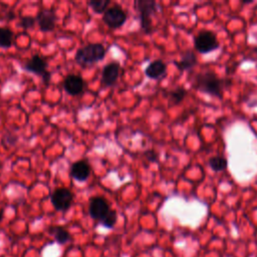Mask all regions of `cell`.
Listing matches in <instances>:
<instances>
[{"label": "cell", "instance_id": "1", "mask_svg": "<svg viewBox=\"0 0 257 257\" xmlns=\"http://www.w3.org/2000/svg\"><path fill=\"white\" fill-rule=\"evenodd\" d=\"M192 85L197 90L222 98L223 90L231 85V80L221 78L212 71H206L196 74L193 78Z\"/></svg>", "mask_w": 257, "mask_h": 257}, {"label": "cell", "instance_id": "2", "mask_svg": "<svg viewBox=\"0 0 257 257\" xmlns=\"http://www.w3.org/2000/svg\"><path fill=\"white\" fill-rule=\"evenodd\" d=\"M105 48L100 43H90L82 46L76 51L75 61L79 65H88L103 59Z\"/></svg>", "mask_w": 257, "mask_h": 257}, {"label": "cell", "instance_id": "3", "mask_svg": "<svg viewBox=\"0 0 257 257\" xmlns=\"http://www.w3.org/2000/svg\"><path fill=\"white\" fill-rule=\"evenodd\" d=\"M135 8L140 14L141 27L146 33H150L152 27V16L157 12V3L154 0H137Z\"/></svg>", "mask_w": 257, "mask_h": 257}, {"label": "cell", "instance_id": "4", "mask_svg": "<svg viewBox=\"0 0 257 257\" xmlns=\"http://www.w3.org/2000/svg\"><path fill=\"white\" fill-rule=\"evenodd\" d=\"M195 48L201 53H209L218 49L219 41L216 34L210 30L200 31L194 38Z\"/></svg>", "mask_w": 257, "mask_h": 257}, {"label": "cell", "instance_id": "5", "mask_svg": "<svg viewBox=\"0 0 257 257\" xmlns=\"http://www.w3.org/2000/svg\"><path fill=\"white\" fill-rule=\"evenodd\" d=\"M73 200L72 193L66 188H57L51 194V203L55 210L66 211L70 208Z\"/></svg>", "mask_w": 257, "mask_h": 257}, {"label": "cell", "instance_id": "6", "mask_svg": "<svg viewBox=\"0 0 257 257\" xmlns=\"http://www.w3.org/2000/svg\"><path fill=\"white\" fill-rule=\"evenodd\" d=\"M102 20L109 28H118L125 22L126 13L120 6H112L103 13Z\"/></svg>", "mask_w": 257, "mask_h": 257}, {"label": "cell", "instance_id": "7", "mask_svg": "<svg viewBox=\"0 0 257 257\" xmlns=\"http://www.w3.org/2000/svg\"><path fill=\"white\" fill-rule=\"evenodd\" d=\"M109 210H110L109 206L104 198L97 196L90 199L88 212L92 219L100 221L107 214Z\"/></svg>", "mask_w": 257, "mask_h": 257}, {"label": "cell", "instance_id": "8", "mask_svg": "<svg viewBox=\"0 0 257 257\" xmlns=\"http://www.w3.org/2000/svg\"><path fill=\"white\" fill-rule=\"evenodd\" d=\"M36 21L42 32L52 31L56 23V14L53 9H42L36 15Z\"/></svg>", "mask_w": 257, "mask_h": 257}, {"label": "cell", "instance_id": "9", "mask_svg": "<svg viewBox=\"0 0 257 257\" xmlns=\"http://www.w3.org/2000/svg\"><path fill=\"white\" fill-rule=\"evenodd\" d=\"M63 87L68 94L77 95L82 92L84 87V81L79 75L69 74L64 78Z\"/></svg>", "mask_w": 257, "mask_h": 257}, {"label": "cell", "instance_id": "10", "mask_svg": "<svg viewBox=\"0 0 257 257\" xmlns=\"http://www.w3.org/2000/svg\"><path fill=\"white\" fill-rule=\"evenodd\" d=\"M119 64L117 62H110L106 64L101 72V81L106 86L115 84L119 75Z\"/></svg>", "mask_w": 257, "mask_h": 257}, {"label": "cell", "instance_id": "11", "mask_svg": "<svg viewBox=\"0 0 257 257\" xmlns=\"http://www.w3.org/2000/svg\"><path fill=\"white\" fill-rule=\"evenodd\" d=\"M24 69L29 71V72H32V73H35V74H38L40 75L41 77L48 72L47 70V62L44 58H42L41 56L39 55H33L25 64H24Z\"/></svg>", "mask_w": 257, "mask_h": 257}, {"label": "cell", "instance_id": "12", "mask_svg": "<svg viewBox=\"0 0 257 257\" xmlns=\"http://www.w3.org/2000/svg\"><path fill=\"white\" fill-rule=\"evenodd\" d=\"M90 175V166L85 160H80L72 164L70 176L78 182H84Z\"/></svg>", "mask_w": 257, "mask_h": 257}, {"label": "cell", "instance_id": "13", "mask_svg": "<svg viewBox=\"0 0 257 257\" xmlns=\"http://www.w3.org/2000/svg\"><path fill=\"white\" fill-rule=\"evenodd\" d=\"M166 70H167L166 63L161 59H157V60L152 61L146 67L145 73L148 77H150L152 79H159L166 74Z\"/></svg>", "mask_w": 257, "mask_h": 257}, {"label": "cell", "instance_id": "14", "mask_svg": "<svg viewBox=\"0 0 257 257\" xmlns=\"http://www.w3.org/2000/svg\"><path fill=\"white\" fill-rule=\"evenodd\" d=\"M174 63L176 64L178 69L181 70V71L190 70L191 68H193L197 64V57H196V55H195V53L192 49H187L184 52L181 60L174 61Z\"/></svg>", "mask_w": 257, "mask_h": 257}, {"label": "cell", "instance_id": "15", "mask_svg": "<svg viewBox=\"0 0 257 257\" xmlns=\"http://www.w3.org/2000/svg\"><path fill=\"white\" fill-rule=\"evenodd\" d=\"M49 233L54 237L55 241L61 245L70 240V234L61 226H52L49 228Z\"/></svg>", "mask_w": 257, "mask_h": 257}, {"label": "cell", "instance_id": "16", "mask_svg": "<svg viewBox=\"0 0 257 257\" xmlns=\"http://www.w3.org/2000/svg\"><path fill=\"white\" fill-rule=\"evenodd\" d=\"M209 166L213 171L221 172L227 169L228 162L227 159L222 156H214L209 159Z\"/></svg>", "mask_w": 257, "mask_h": 257}, {"label": "cell", "instance_id": "17", "mask_svg": "<svg viewBox=\"0 0 257 257\" xmlns=\"http://www.w3.org/2000/svg\"><path fill=\"white\" fill-rule=\"evenodd\" d=\"M13 33L9 28L0 27V47L8 48L12 45Z\"/></svg>", "mask_w": 257, "mask_h": 257}, {"label": "cell", "instance_id": "18", "mask_svg": "<svg viewBox=\"0 0 257 257\" xmlns=\"http://www.w3.org/2000/svg\"><path fill=\"white\" fill-rule=\"evenodd\" d=\"M186 94H187V90L185 88H183V87L175 88L174 90L170 91V93H169L170 103L173 105L180 103L181 101H183Z\"/></svg>", "mask_w": 257, "mask_h": 257}, {"label": "cell", "instance_id": "19", "mask_svg": "<svg viewBox=\"0 0 257 257\" xmlns=\"http://www.w3.org/2000/svg\"><path fill=\"white\" fill-rule=\"evenodd\" d=\"M109 0H91L88 2L91 10L97 14L104 13L107 10V6L109 5Z\"/></svg>", "mask_w": 257, "mask_h": 257}, {"label": "cell", "instance_id": "20", "mask_svg": "<svg viewBox=\"0 0 257 257\" xmlns=\"http://www.w3.org/2000/svg\"><path fill=\"white\" fill-rule=\"evenodd\" d=\"M116 219H117V214H116V212H115L114 210H111V209H110V210L107 212V214H106L99 222H100V224H101L103 227H105V228H107V229H111V228H113V226L115 225Z\"/></svg>", "mask_w": 257, "mask_h": 257}, {"label": "cell", "instance_id": "21", "mask_svg": "<svg viewBox=\"0 0 257 257\" xmlns=\"http://www.w3.org/2000/svg\"><path fill=\"white\" fill-rule=\"evenodd\" d=\"M34 23H35V18L31 17V16H22L21 19H20V26L24 29H27V28H31L34 26Z\"/></svg>", "mask_w": 257, "mask_h": 257}, {"label": "cell", "instance_id": "22", "mask_svg": "<svg viewBox=\"0 0 257 257\" xmlns=\"http://www.w3.org/2000/svg\"><path fill=\"white\" fill-rule=\"evenodd\" d=\"M145 157H146L150 162H156V161L158 160V155H157V153H155V152L152 151V150L146 151V152H145Z\"/></svg>", "mask_w": 257, "mask_h": 257}, {"label": "cell", "instance_id": "23", "mask_svg": "<svg viewBox=\"0 0 257 257\" xmlns=\"http://www.w3.org/2000/svg\"><path fill=\"white\" fill-rule=\"evenodd\" d=\"M2 218H3V212H2V210H0V222H1Z\"/></svg>", "mask_w": 257, "mask_h": 257}]
</instances>
